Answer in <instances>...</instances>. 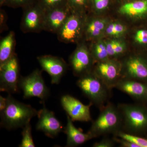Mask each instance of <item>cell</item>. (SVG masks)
Returning a JSON list of instances; mask_svg holds the SVG:
<instances>
[{"mask_svg":"<svg viewBox=\"0 0 147 147\" xmlns=\"http://www.w3.org/2000/svg\"><path fill=\"white\" fill-rule=\"evenodd\" d=\"M38 113L31 105L16 100L9 94L5 108L1 112V125L8 130L23 128Z\"/></svg>","mask_w":147,"mask_h":147,"instance_id":"obj_1","label":"cell"},{"mask_svg":"<svg viewBox=\"0 0 147 147\" xmlns=\"http://www.w3.org/2000/svg\"><path fill=\"white\" fill-rule=\"evenodd\" d=\"M122 118L121 131L136 136L147 133V105L136 102L118 104Z\"/></svg>","mask_w":147,"mask_h":147,"instance_id":"obj_2","label":"cell"},{"mask_svg":"<svg viewBox=\"0 0 147 147\" xmlns=\"http://www.w3.org/2000/svg\"><path fill=\"white\" fill-rule=\"evenodd\" d=\"M100 111L88 131L93 139L110 134L114 136L121 131V116L117 106L109 101Z\"/></svg>","mask_w":147,"mask_h":147,"instance_id":"obj_3","label":"cell"},{"mask_svg":"<svg viewBox=\"0 0 147 147\" xmlns=\"http://www.w3.org/2000/svg\"><path fill=\"white\" fill-rule=\"evenodd\" d=\"M76 85L90 102L99 110L109 102L112 90L92 72L79 77Z\"/></svg>","mask_w":147,"mask_h":147,"instance_id":"obj_4","label":"cell"},{"mask_svg":"<svg viewBox=\"0 0 147 147\" xmlns=\"http://www.w3.org/2000/svg\"><path fill=\"white\" fill-rule=\"evenodd\" d=\"M18 87L23 91L24 98L37 97L44 102L50 94V91L43 80L42 71L35 69L26 76H20Z\"/></svg>","mask_w":147,"mask_h":147,"instance_id":"obj_5","label":"cell"},{"mask_svg":"<svg viewBox=\"0 0 147 147\" xmlns=\"http://www.w3.org/2000/svg\"><path fill=\"white\" fill-rule=\"evenodd\" d=\"M20 76L19 61L15 54L5 63L0 65L1 91L10 94L18 92Z\"/></svg>","mask_w":147,"mask_h":147,"instance_id":"obj_6","label":"cell"},{"mask_svg":"<svg viewBox=\"0 0 147 147\" xmlns=\"http://www.w3.org/2000/svg\"><path fill=\"white\" fill-rule=\"evenodd\" d=\"M23 14L20 28L24 33H38L44 31L45 11L37 1L22 8Z\"/></svg>","mask_w":147,"mask_h":147,"instance_id":"obj_7","label":"cell"},{"mask_svg":"<svg viewBox=\"0 0 147 147\" xmlns=\"http://www.w3.org/2000/svg\"><path fill=\"white\" fill-rule=\"evenodd\" d=\"M121 79L147 83V60L139 56L129 57L121 63Z\"/></svg>","mask_w":147,"mask_h":147,"instance_id":"obj_8","label":"cell"},{"mask_svg":"<svg viewBox=\"0 0 147 147\" xmlns=\"http://www.w3.org/2000/svg\"><path fill=\"white\" fill-rule=\"evenodd\" d=\"M61 105L67 115L73 121H92L90 108L93 105L90 102L84 105L81 101L69 95L63 96L61 98Z\"/></svg>","mask_w":147,"mask_h":147,"instance_id":"obj_9","label":"cell"},{"mask_svg":"<svg viewBox=\"0 0 147 147\" xmlns=\"http://www.w3.org/2000/svg\"><path fill=\"white\" fill-rule=\"evenodd\" d=\"M82 17L78 11L72 9L71 14L57 34L60 42L69 43L78 40L84 30Z\"/></svg>","mask_w":147,"mask_h":147,"instance_id":"obj_10","label":"cell"},{"mask_svg":"<svg viewBox=\"0 0 147 147\" xmlns=\"http://www.w3.org/2000/svg\"><path fill=\"white\" fill-rule=\"evenodd\" d=\"M121 65L114 60L100 62L92 72L102 81L108 88L113 90L116 84L121 79Z\"/></svg>","mask_w":147,"mask_h":147,"instance_id":"obj_11","label":"cell"},{"mask_svg":"<svg viewBox=\"0 0 147 147\" xmlns=\"http://www.w3.org/2000/svg\"><path fill=\"white\" fill-rule=\"evenodd\" d=\"M92 57L86 45H79L69 59V63L74 75L81 77L91 73Z\"/></svg>","mask_w":147,"mask_h":147,"instance_id":"obj_12","label":"cell"},{"mask_svg":"<svg viewBox=\"0 0 147 147\" xmlns=\"http://www.w3.org/2000/svg\"><path fill=\"white\" fill-rule=\"evenodd\" d=\"M37 59L42 70L50 75L52 84H59L67 69L65 61L62 58L49 55L39 56Z\"/></svg>","mask_w":147,"mask_h":147,"instance_id":"obj_13","label":"cell"},{"mask_svg":"<svg viewBox=\"0 0 147 147\" xmlns=\"http://www.w3.org/2000/svg\"><path fill=\"white\" fill-rule=\"evenodd\" d=\"M37 116L38 120L36 129L42 131L47 137L55 138L63 129L62 125L56 118L54 113L45 106L38 111Z\"/></svg>","mask_w":147,"mask_h":147,"instance_id":"obj_14","label":"cell"},{"mask_svg":"<svg viewBox=\"0 0 147 147\" xmlns=\"http://www.w3.org/2000/svg\"><path fill=\"white\" fill-rule=\"evenodd\" d=\"M115 88L128 95L136 102L147 104V83L122 78Z\"/></svg>","mask_w":147,"mask_h":147,"instance_id":"obj_15","label":"cell"},{"mask_svg":"<svg viewBox=\"0 0 147 147\" xmlns=\"http://www.w3.org/2000/svg\"><path fill=\"white\" fill-rule=\"evenodd\" d=\"M44 11V31L57 34L71 14L72 9L67 5Z\"/></svg>","mask_w":147,"mask_h":147,"instance_id":"obj_16","label":"cell"},{"mask_svg":"<svg viewBox=\"0 0 147 147\" xmlns=\"http://www.w3.org/2000/svg\"><path fill=\"white\" fill-rule=\"evenodd\" d=\"M73 122L70 117L67 115L66 126L64 131L67 137L66 147L78 146L93 139L88 132L84 133L81 129L76 128Z\"/></svg>","mask_w":147,"mask_h":147,"instance_id":"obj_17","label":"cell"},{"mask_svg":"<svg viewBox=\"0 0 147 147\" xmlns=\"http://www.w3.org/2000/svg\"><path fill=\"white\" fill-rule=\"evenodd\" d=\"M16 38L14 32L11 31L1 40L0 42V65H2L15 54Z\"/></svg>","mask_w":147,"mask_h":147,"instance_id":"obj_18","label":"cell"},{"mask_svg":"<svg viewBox=\"0 0 147 147\" xmlns=\"http://www.w3.org/2000/svg\"><path fill=\"white\" fill-rule=\"evenodd\" d=\"M120 13L131 17H140L147 13V0L126 3L121 7Z\"/></svg>","mask_w":147,"mask_h":147,"instance_id":"obj_19","label":"cell"},{"mask_svg":"<svg viewBox=\"0 0 147 147\" xmlns=\"http://www.w3.org/2000/svg\"><path fill=\"white\" fill-rule=\"evenodd\" d=\"M104 20L93 19L86 23L84 31L87 38H94L99 36L105 27Z\"/></svg>","mask_w":147,"mask_h":147,"instance_id":"obj_20","label":"cell"},{"mask_svg":"<svg viewBox=\"0 0 147 147\" xmlns=\"http://www.w3.org/2000/svg\"><path fill=\"white\" fill-rule=\"evenodd\" d=\"M44 11L69 5L68 0H37Z\"/></svg>","mask_w":147,"mask_h":147,"instance_id":"obj_21","label":"cell"},{"mask_svg":"<svg viewBox=\"0 0 147 147\" xmlns=\"http://www.w3.org/2000/svg\"><path fill=\"white\" fill-rule=\"evenodd\" d=\"M22 139L20 147H35L32 135V126L30 123L26 125L23 127L22 131Z\"/></svg>","mask_w":147,"mask_h":147,"instance_id":"obj_22","label":"cell"},{"mask_svg":"<svg viewBox=\"0 0 147 147\" xmlns=\"http://www.w3.org/2000/svg\"><path fill=\"white\" fill-rule=\"evenodd\" d=\"M113 136L120 137L126 139L137 144L139 147H147V139L141 136H136L125 133L122 131H119Z\"/></svg>","mask_w":147,"mask_h":147,"instance_id":"obj_23","label":"cell"},{"mask_svg":"<svg viewBox=\"0 0 147 147\" xmlns=\"http://www.w3.org/2000/svg\"><path fill=\"white\" fill-rule=\"evenodd\" d=\"M92 53L93 57L98 62L109 59L106 45L102 42H98L95 45Z\"/></svg>","mask_w":147,"mask_h":147,"instance_id":"obj_24","label":"cell"},{"mask_svg":"<svg viewBox=\"0 0 147 147\" xmlns=\"http://www.w3.org/2000/svg\"><path fill=\"white\" fill-rule=\"evenodd\" d=\"M36 1L37 0H5L4 6L13 8H23Z\"/></svg>","mask_w":147,"mask_h":147,"instance_id":"obj_25","label":"cell"},{"mask_svg":"<svg viewBox=\"0 0 147 147\" xmlns=\"http://www.w3.org/2000/svg\"><path fill=\"white\" fill-rule=\"evenodd\" d=\"M69 5L73 10H83L86 8L88 0H68Z\"/></svg>","mask_w":147,"mask_h":147,"instance_id":"obj_26","label":"cell"},{"mask_svg":"<svg viewBox=\"0 0 147 147\" xmlns=\"http://www.w3.org/2000/svg\"><path fill=\"white\" fill-rule=\"evenodd\" d=\"M134 40L140 44H147V30H140L137 31L134 36Z\"/></svg>","mask_w":147,"mask_h":147,"instance_id":"obj_27","label":"cell"},{"mask_svg":"<svg viewBox=\"0 0 147 147\" xmlns=\"http://www.w3.org/2000/svg\"><path fill=\"white\" fill-rule=\"evenodd\" d=\"M115 143L113 139H111L105 136L100 142L95 143L92 147H113L115 146Z\"/></svg>","mask_w":147,"mask_h":147,"instance_id":"obj_28","label":"cell"},{"mask_svg":"<svg viewBox=\"0 0 147 147\" xmlns=\"http://www.w3.org/2000/svg\"><path fill=\"white\" fill-rule=\"evenodd\" d=\"M113 139L115 142L119 144L121 147H139L134 143L120 137L113 136Z\"/></svg>","mask_w":147,"mask_h":147,"instance_id":"obj_29","label":"cell"},{"mask_svg":"<svg viewBox=\"0 0 147 147\" xmlns=\"http://www.w3.org/2000/svg\"><path fill=\"white\" fill-rule=\"evenodd\" d=\"M7 14L5 11L1 9L0 11V31L1 33L8 30L7 25Z\"/></svg>","mask_w":147,"mask_h":147,"instance_id":"obj_30","label":"cell"},{"mask_svg":"<svg viewBox=\"0 0 147 147\" xmlns=\"http://www.w3.org/2000/svg\"><path fill=\"white\" fill-rule=\"evenodd\" d=\"M109 0H94V5L97 10L105 9L109 4Z\"/></svg>","mask_w":147,"mask_h":147,"instance_id":"obj_31","label":"cell"},{"mask_svg":"<svg viewBox=\"0 0 147 147\" xmlns=\"http://www.w3.org/2000/svg\"><path fill=\"white\" fill-rule=\"evenodd\" d=\"M116 42L117 40H112L106 44V48H107V52H108L109 57H115V47Z\"/></svg>","mask_w":147,"mask_h":147,"instance_id":"obj_32","label":"cell"},{"mask_svg":"<svg viewBox=\"0 0 147 147\" xmlns=\"http://www.w3.org/2000/svg\"><path fill=\"white\" fill-rule=\"evenodd\" d=\"M124 50L123 44L119 41H117L115 47V57L121 55L124 52Z\"/></svg>","mask_w":147,"mask_h":147,"instance_id":"obj_33","label":"cell"},{"mask_svg":"<svg viewBox=\"0 0 147 147\" xmlns=\"http://www.w3.org/2000/svg\"><path fill=\"white\" fill-rule=\"evenodd\" d=\"M114 30L116 32V36L122 34L125 31V28L122 24L114 23Z\"/></svg>","mask_w":147,"mask_h":147,"instance_id":"obj_34","label":"cell"},{"mask_svg":"<svg viewBox=\"0 0 147 147\" xmlns=\"http://www.w3.org/2000/svg\"><path fill=\"white\" fill-rule=\"evenodd\" d=\"M106 32L110 35L116 36V32L114 30V23L110 24L108 26L106 29Z\"/></svg>","mask_w":147,"mask_h":147,"instance_id":"obj_35","label":"cell"},{"mask_svg":"<svg viewBox=\"0 0 147 147\" xmlns=\"http://www.w3.org/2000/svg\"><path fill=\"white\" fill-rule=\"evenodd\" d=\"M7 104V98L0 96V112L2 111L5 108Z\"/></svg>","mask_w":147,"mask_h":147,"instance_id":"obj_36","label":"cell"},{"mask_svg":"<svg viewBox=\"0 0 147 147\" xmlns=\"http://www.w3.org/2000/svg\"><path fill=\"white\" fill-rule=\"evenodd\" d=\"M5 1V0H0V6H1V7L4 6Z\"/></svg>","mask_w":147,"mask_h":147,"instance_id":"obj_37","label":"cell"},{"mask_svg":"<svg viewBox=\"0 0 147 147\" xmlns=\"http://www.w3.org/2000/svg\"></svg>","mask_w":147,"mask_h":147,"instance_id":"obj_38","label":"cell"}]
</instances>
